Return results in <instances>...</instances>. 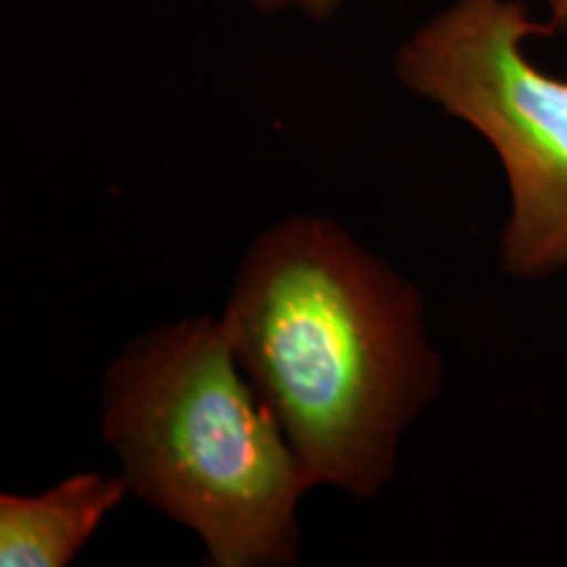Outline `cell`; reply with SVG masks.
I'll return each instance as SVG.
<instances>
[{"instance_id":"obj_1","label":"cell","mask_w":567,"mask_h":567,"mask_svg":"<svg viewBox=\"0 0 567 567\" xmlns=\"http://www.w3.org/2000/svg\"><path fill=\"white\" fill-rule=\"evenodd\" d=\"M221 321L310 486L384 492L442 389L415 284L334 218L297 213L247 245Z\"/></svg>"},{"instance_id":"obj_2","label":"cell","mask_w":567,"mask_h":567,"mask_svg":"<svg viewBox=\"0 0 567 567\" xmlns=\"http://www.w3.org/2000/svg\"><path fill=\"white\" fill-rule=\"evenodd\" d=\"M101 408L130 492L187 528L210 567L300 559V502L313 486L221 316L142 331L105 371Z\"/></svg>"},{"instance_id":"obj_3","label":"cell","mask_w":567,"mask_h":567,"mask_svg":"<svg viewBox=\"0 0 567 567\" xmlns=\"http://www.w3.org/2000/svg\"><path fill=\"white\" fill-rule=\"evenodd\" d=\"M557 34L526 0H452L396 48L402 87L486 140L505 172L499 260L520 279L567 271V80L528 55Z\"/></svg>"},{"instance_id":"obj_4","label":"cell","mask_w":567,"mask_h":567,"mask_svg":"<svg viewBox=\"0 0 567 567\" xmlns=\"http://www.w3.org/2000/svg\"><path fill=\"white\" fill-rule=\"evenodd\" d=\"M130 494L122 471H82L38 494H0V565H71Z\"/></svg>"},{"instance_id":"obj_5","label":"cell","mask_w":567,"mask_h":567,"mask_svg":"<svg viewBox=\"0 0 567 567\" xmlns=\"http://www.w3.org/2000/svg\"><path fill=\"white\" fill-rule=\"evenodd\" d=\"M255 9L264 13H279V11H297L310 19H329L350 3V0H252Z\"/></svg>"},{"instance_id":"obj_6","label":"cell","mask_w":567,"mask_h":567,"mask_svg":"<svg viewBox=\"0 0 567 567\" xmlns=\"http://www.w3.org/2000/svg\"><path fill=\"white\" fill-rule=\"evenodd\" d=\"M542 3L547 9V21L555 24V30H567V0H542Z\"/></svg>"}]
</instances>
